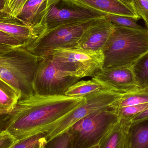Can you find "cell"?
I'll return each instance as SVG.
<instances>
[{
  "mask_svg": "<svg viewBox=\"0 0 148 148\" xmlns=\"http://www.w3.org/2000/svg\"><path fill=\"white\" fill-rule=\"evenodd\" d=\"M119 120L114 109L110 106L86 116L68 131L71 136L72 148H90L98 145Z\"/></svg>",
  "mask_w": 148,
  "mask_h": 148,
  "instance_id": "obj_5",
  "label": "cell"
},
{
  "mask_svg": "<svg viewBox=\"0 0 148 148\" xmlns=\"http://www.w3.org/2000/svg\"><path fill=\"white\" fill-rule=\"evenodd\" d=\"M27 0H5L2 11L15 17L21 14Z\"/></svg>",
  "mask_w": 148,
  "mask_h": 148,
  "instance_id": "obj_24",
  "label": "cell"
},
{
  "mask_svg": "<svg viewBox=\"0 0 148 148\" xmlns=\"http://www.w3.org/2000/svg\"><path fill=\"white\" fill-rule=\"evenodd\" d=\"M44 145H45V144H44V145H42V146L40 148H44Z\"/></svg>",
  "mask_w": 148,
  "mask_h": 148,
  "instance_id": "obj_34",
  "label": "cell"
},
{
  "mask_svg": "<svg viewBox=\"0 0 148 148\" xmlns=\"http://www.w3.org/2000/svg\"><path fill=\"white\" fill-rule=\"evenodd\" d=\"M101 18L66 24L47 31L26 49L41 57L55 49L77 47L84 32Z\"/></svg>",
  "mask_w": 148,
  "mask_h": 148,
  "instance_id": "obj_6",
  "label": "cell"
},
{
  "mask_svg": "<svg viewBox=\"0 0 148 148\" xmlns=\"http://www.w3.org/2000/svg\"><path fill=\"white\" fill-rule=\"evenodd\" d=\"M131 120L119 118L98 144L99 148H130Z\"/></svg>",
  "mask_w": 148,
  "mask_h": 148,
  "instance_id": "obj_14",
  "label": "cell"
},
{
  "mask_svg": "<svg viewBox=\"0 0 148 148\" xmlns=\"http://www.w3.org/2000/svg\"><path fill=\"white\" fill-rule=\"evenodd\" d=\"M105 17L115 25L133 28H143V27L137 24V20L133 17L110 14H107Z\"/></svg>",
  "mask_w": 148,
  "mask_h": 148,
  "instance_id": "obj_22",
  "label": "cell"
},
{
  "mask_svg": "<svg viewBox=\"0 0 148 148\" xmlns=\"http://www.w3.org/2000/svg\"><path fill=\"white\" fill-rule=\"evenodd\" d=\"M41 148V147H39V148Z\"/></svg>",
  "mask_w": 148,
  "mask_h": 148,
  "instance_id": "obj_35",
  "label": "cell"
},
{
  "mask_svg": "<svg viewBox=\"0 0 148 148\" xmlns=\"http://www.w3.org/2000/svg\"><path fill=\"white\" fill-rule=\"evenodd\" d=\"M114 26L106 17L101 18L84 32L77 47L88 51H103L112 34Z\"/></svg>",
  "mask_w": 148,
  "mask_h": 148,
  "instance_id": "obj_11",
  "label": "cell"
},
{
  "mask_svg": "<svg viewBox=\"0 0 148 148\" xmlns=\"http://www.w3.org/2000/svg\"><path fill=\"white\" fill-rule=\"evenodd\" d=\"M148 103V87L123 94L110 106L114 109Z\"/></svg>",
  "mask_w": 148,
  "mask_h": 148,
  "instance_id": "obj_18",
  "label": "cell"
},
{
  "mask_svg": "<svg viewBox=\"0 0 148 148\" xmlns=\"http://www.w3.org/2000/svg\"><path fill=\"white\" fill-rule=\"evenodd\" d=\"M44 148H72L69 133L67 131L62 133L47 142Z\"/></svg>",
  "mask_w": 148,
  "mask_h": 148,
  "instance_id": "obj_23",
  "label": "cell"
},
{
  "mask_svg": "<svg viewBox=\"0 0 148 148\" xmlns=\"http://www.w3.org/2000/svg\"><path fill=\"white\" fill-rule=\"evenodd\" d=\"M20 99V94L0 78V116L11 114Z\"/></svg>",
  "mask_w": 148,
  "mask_h": 148,
  "instance_id": "obj_15",
  "label": "cell"
},
{
  "mask_svg": "<svg viewBox=\"0 0 148 148\" xmlns=\"http://www.w3.org/2000/svg\"><path fill=\"white\" fill-rule=\"evenodd\" d=\"M58 70L47 58L42 57L33 82L35 95L40 96L65 95L69 88L80 80Z\"/></svg>",
  "mask_w": 148,
  "mask_h": 148,
  "instance_id": "obj_8",
  "label": "cell"
},
{
  "mask_svg": "<svg viewBox=\"0 0 148 148\" xmlns=\"http://www.w3.org/2000/svg\"><path fill=\"white\" fill-rule=\"evenodd\" d=\"M17 141L6 129L0 131V148H10Z\"/></svg>",
  "mask_w": 148,
  "mask_h": 148,
  "instance_id": "obj_27",
  "label": "cell"
},
{
  "mask_svg": "<svg viewBox=\"0 0 148 148\" xmlns=\"http://www.w3.org/2000/svg\"><path fill=\"white\" fill-rule=\"evenodd\" d=\"M46 143V133H41L17 140L10 148H39Z\"/></svg>",
  "mask_w": 148,
  "mask_h": 148,
  "instance_id": "obj_20",
  "label": "cell"
},
{
  "mask_svg": "<svg viewBox=\"0 0 148 148\" xmlns=\"http://www.w3.org/2000/svg\"><path fill=\"white\" fill-rule=\"evenodd\" d=\"M114 25L112 34L102 51L104 56L103 69L131 67L148 52L147 29Z\"/></svg>",
  "mask_w": 148,
  "mask_h": 148,
  "instance_id": "obj_2",
  "label": "cell"
},
{
  "mask_svg": "<svg viewBox=\"0 0 148 148\" xmlns=\"http://www.w3.org/2000/svg\"><path fill=\"white\" fill-rule=\"evenodd\" d=\"M41 57L48 59L62 73L81 78L93 77L103 69L102 51H88L76 47L59 48L44 53Z\"/></svg>",
  "mask_w": 148,
  "mask_h": 148,
  "instance_id": "obj_4",
  "label": "cell"
},
{
  "mask_svg": "<svg viewBox=\"0 0 148 148\" xmlns=\"http://www.w3.org/2000/svg\"><path fill=\"white\" fill-rule=\"evenodd\" d=\"M41 59L23 47L0 54V78L20 94V100L34 95L33 82Z\"/></svg>",
  "mask_w": 148,
  "mask_h": 148,
  "instance_id": "obj_3",
  "label": "cell"
},
{
  "mask_svg": "<svg viewBox=\"0 0 148 148\" xmlns=\"http://www.w3.org/2000/svg\"><path fill=\"white\" fill-rule=\"evenodd\" d=\"M90 148H99V146H98V144L96 146H93V147H91Z\"/></svg>",
  "mask_w": 148,
  "mask_h": 148,
  "instance_id": "obj_32",
  "label": "cell"
},
{
  "mask_svg": "<svg viewBox=\"0 0 148 148\" xmlns=\"http://www.w3.org/2000/svg\"><path fill=\"white\" fill-rule=\"evenodd\" d=\"M0 22L8 23L14 24L25 25L17 17H15L10 15L0 10Z\"/></svg>",
  "mask_w": 148,
  "mask_h": 148,
  "instance_id": "obj_28",
  "label": "cell"
},
{
  "mask_svg": "<svg viewBox=\"0 0 148 148\" xmlns=\"http://www.w3.org/2000/svg\"><path fill=\"white\" fill-rule=\"evenodd\" d=\"M85 7L103 12L140 19L130 4L125 0H73Z\"/></svg>",
  "mask_w": 148,
  "mask_h": 148,
  "instance_id": "obj_13",
  "label": "cell"
},
{
  "mask_svg": "<svg viewBox=\"0 0 148 148\" xmlns=\"http://www.w3.org/2000/svg\"><path fill=\"white\" fill-rule=\"evenodd\" d=\"M133 8L140 18L148 23V0H125Z\"/></svg>",
  "mask_w": 148,
  "mask_h": 148,
  "instance_id": "obj_25",
  "label": "cell"
},
{
  "mask_svg": "<svg viewBox=\"0 0 148 148\" xmlns=\"http://www.w3.org/2000/svg\"><path fill=\"white\" fill-rule=\"evenodd\" d=\"M92 79L107 86L111 91L124 94L140 89L132 68L120 66L102 69Z\"/></svg>",
  "mask_w": 148,
  "mask_h": 148,
  "instance_id": "obj_10",
  "label": "cell"
},
{
  "mask_svg": "<svg viewBox=\"0 0 148 148\" xmlns=\"http://www.w3.org/2000/svg\"><path fill=\"white\" fill-rule=\"evenodd\" d=\"M140 89L148 87V52L131 67Z\"/></svg>",
  "mask_w": 148,
  "mask_h": 148,
  "instance_id": "obj_19",
  "label": "cell"
},
{
  "mask_svg": "<svg viewBox=\"0 0 148 148\" xmlns=\"http://www.w3.org/2000/svg\"><path fill=\"white\" fill-rule=\"evenodd\" d=\"M5 0H0V10L2 11L5 4Z\"/></svg>",
  "mask_w": 148,
  "mask_h": 148,
  "instance_id": "obj_31",
  "label": "cell"
},
{
  "mask_svg": "<svg viewBox=\"0 0 148 148\" xmlns=\"http://www.w3.org/2000/svg\"><path fill=\"white\" fill-rule=\"evenodd\" d=\"M148 108V103L114 109L119 118L131 120L133 117Z\"/></svg>",
  "mask_w": 148,
  "mask_h": 148,
  "instance_id": "obj_21",
  "label": "cell"
},
{
  "mask_svg": "<svg viewBox=\"0 0 148 148\" xmlns=\"http://www.w3.org/2000/svg\"><path fill=\"white\" fill-rule=\"evenodd\" d=\"M123 94L110 91H101L85 96L84 102L61 119L46 133L47 142L67 132L76 123L97 110L110 106Z\"/></svg>",
  "mask_w": 148,
  "mask_h": 148,
  "instance_id": "obj_7",
  "label": "cell"
},
{
  "mask_svg": "<svg viewBox=\"0 0 148 148\" xmlns=\"http://www.w3.org/2000/svg\"><path fill=\"white\" fill-rule=\"evenodd\" d=\"M109 90H110L103 84L92 79L78 81L68 89L65 95L71 97H84L99 91Z\"/></svg>",
  "mask_w": 148,
  "mask_h": 148,
  "instance_id": "obj_16",
  "label": "cell"
},
{
  "mask_svg": "<svg viewBox=\"0 0 148 148\" xmlns=\"http://www.w3.org/2000/svg\"><path fill=\"white\" fill-rule=\"evenodd\" d=\"M130 148H148V120L131 126Z\"/></svg>",
  "mask_w": 148,
  "mask_h": 148,
  "instance_id": "obj_17",
  "label": "cell"
},
{
  "mask_svg": "<svg viewBox=\"0 0 148 148\" xmlns=\"http://www.w3.org/2000/svg\"><path fill=\"white\" fill-rule=\"evenodd\" d=\"M107 15L73 0H54L45 19V33L66 24L102 18Z\"/></svg>",
  "mask_w": 148,
  "mask_h": 148,
  "instance_id": "obj_9",
  "label": "cell"
},
{
  "mask_svg": "<svg viewBox=\"0 0 148 148\" xmlns=\"http://www.w3.org/2000/svg\"><path fill=\"white\" fill-rule=\"evenodd\" d=\"M85 100V97H45L34 94L18 101L10 114L6 130L17 140L47 133Z\"/></svg>",
  "mask_w": 148,
  "mask_h": 148,
  "instance_id": "obj_1",
  "label": "cell"
},
{
  "mask_svg": "<svg viewBox=\"0 0 148 148\" xmlns=\"http://www.w3.org/2000/svg\"><path fill=\"white\" fill-rule=\"evenodd\" d=\"M54 0H27L17 18L25 25L45 32V21Z\"/></svg>",
  "mask_w": 148,
  "mask_h": 148,
  "instance_id": "obj_12",
  "label": "cell"
},
{
  "mask_svg": "<svg viewBox=\"0 0 148 148\" xmlns=\"http://www.w3.org/2000/svg\"><path fill=\"white\" fill-rule=\"evenodd\" d=\"M0 44L8 45L14 48L23 47H24V44L21 41L0 30Z\"/></svg>",
  "mask_w": 148,
  "mask_h": 148,
  "instance_id": "obj_26",
  "label": "cell"
},
{
  "mask_svg": "<svg viewBox=\"0 0 148 148\" xmlns=\"http://www.w3.org/2000/svg\"><path fill=\"white\" fill-rule=\"evenodd\" d=\"M146 25H147V29L148 31V23H146Z\"/></svg>",
  "mask_w": 148,
  "mask_h": 148,
  "instance_id": "obj_33",
  "label": "cell"
},
{
  "mask_svg": "<svg viewBox=\"0 0 148 148\" xmlns=\"http://www.w3.org/2000/svg\"><path fill=\"white\" fill-rule=\"evenodd\" d=\"M148 120V108L133 117L131 120L132 125Z\"/></svg>",
  "mask_w": 148,
  "mask_h": 148,
  "instance_id": "obj_29",
  "label": "cell"
},
{
  "mask_svg": "<svg viewBox=\"0 0 148 148\" xmlns=\"http://www.w3.org/2000/svg\"><path fill=\"white\" fill-rule=\"evenodd\" d=\"M15 48L13 47L8 46V45L0 44V54L9 52Z\"/></svg>",
  "mask_w": 148,
  "mask_h": 148,
  "instance_id": "obj_30",
  "label": "cell"
}]
</instances>
